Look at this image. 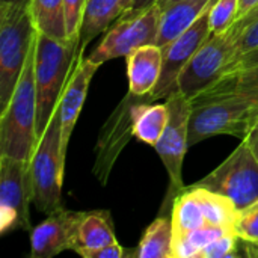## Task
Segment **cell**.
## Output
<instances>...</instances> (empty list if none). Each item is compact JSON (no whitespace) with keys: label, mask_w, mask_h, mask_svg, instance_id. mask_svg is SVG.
<instances>
[{"label":"cell","mask_w":258,"mask_h":258,"mask_svg":"<svg viewBox=\"0 0 258 258\" xmlns=\"http://www.w3.org/2000/svg\"><path fill=\"white\" fill-rule=\"evenodd\" d=\"M239 12V0H216L210 8V30L212 33H222L228 30Z\"/></svg>","instance_id":"25"},{"label":"cell","mask_w":258,"mask_h":258,"mask_svg":"<svg viewBox=\"0 0 258 258\" xmlns=\"http://www.w3.org/2000/svg\"><path fill=\"white\" fill-rule=\"evenodd\" d=\"M162 8L159 3L144 11H128L109 29L101 42L88 56L92 62L101 65L106 60L130 54L133 50L156 44L160 27Z\"/></svg>","instance_id":"7"},{"label":"cell","mask_w":258,"mask_h":258,"mask_svg":"<svg viewBox=\"0 0 258 258\" xmlns=\"http://www.w3.org/2000/svg\"><path fill=\"white\" fill-rule=\"evenodd\" d=\"M184 189L192 190L194 195L197 197L203 209L207 225L221 227L227 233L233 234V227L240 210L236 207V204L230 198H227L225 195L216 194L213 190H209L206 187L186 186Z\"/></svg>","instance_id":"20"},{"label":"cell","mask_w":258,"mask_h":258,"mask_svg":"<svg viewBox=\"0 0 258 258\" xmlns=\"http://www.w3.org/2000/svg\"><path fill=\"white\" fill-rule=\"evenodd\" d=\"M216 0H183L162 9L157 45L165 47L184 33Z\"/></svg>","instance_id":"15"},{"label":"cell","mask_w":258,"mask_h":258,"mask_svg":"<svg viewBox=\"0 0 258 258\" xmlns=\"http://www.w3.org/2000/svg\"><path fill=\"white\" fill-rule=\"evenodd\" d=\"M225 234L230 233H227L221 227L204 225L183 237L174 239V258H197L201 249Z\"/></svg>","instance_id":"24"},{"label":"cell","mask_w":258,"mask_h":258,"mask_svg":"<svg viewBox=\"0 0 258 258\" xmlns=\"http://www.w3.org/2000/svg\"><path fill=\"white\" fill-rule=\"evenodd\" d=\"M86 0H63L67 38L70 41L82 44V24Z\"/></svg>","instance_id":"27"},{"label":"cell","mask_w":258,"mask_h":258,"mask_svg":"<svg viewBox=\"0 0 258 258\" xmlns=\"http://www.w3.org/2000/svg\"><path fill=\"white\" fill-rule=\"evenodd\" d=\"M35 53L36 32L15 91L8 106L0 112V156L26 162H30L38 144Z\"/></svg>","instance_id":"1"},{"label":"cell","mask_w":258,"mask_h":258,"mask_svg":"<svg viewBox=\"0 0 258 258\" xmlns=\"http://www.w3.org/2000/svg\"><path fill=\"white\" fill-rule=\"evenodd\" d=\"M0 2H21V0H0Z\"/></svg>","instance_id":"39"},{"label":"cell","mask_w":258,"mask_h":258,"mask_svg":"<svg viewBox=\"0 0 258 258\" xmlns=\"http://www.w3.org/2000/svg\"><path fill=\"white\" fill-rule=\"evenodd\" d=\"M251 207H254V209H258V201H255V203H254V204H252Z\"/></svg>","instance_id":"38"},{"label":"cell","mask_w":258,"mask_h":258,"mask_svg":"<svg viewBox=\"0 0 258 258\" xmlns=\"http://www.w3.org/2000/svg\"><path fill=\"white\" fill-rule=\"evenodd\" d=\"M258 47V20H255L252 24H249L240 35L239 38L236 39V44H234V59L230 65V68L246 53H249L251 50L257 48ZM228 68V71H230ZM227 71V73H228ZM225 73V74H227Z\"/></svg>","instance_id":"29"},{"label":"cell","mask_w":258,"mask_h":258,"mask_svg":"<svg viewBox=\"0 0 258 258\" xmlns=\"http://www.w3.org/2000/svg\"><path fill=\"white\" fill-rule=\"evenodd\" d=\"M83 212L59 209L30 230V257L53 258L63 251H73Z\"/></svg>","instance_id":"12"},{"label":"cell","mask_w":258,"mask_h":258,"mask_svg":"<svg viewBox=\"0 0 258 258\" xmlns=\"http://www.w3.org/2000/svg\"><path fill=\"white\" fill-rule=\"evenodd\" d=\"M171 221L174 228V239L183 237L207 225L203 209L192 190L184 189L180 195L174 198Z\"/></svg>","instance_id":"23"},{"label":"cell","mask_w":258,"mask_h":258,"mask_svg":"<svg viewBox=\"0 0 258 258\" xmlns=\"http://www.w3.org/2000/svg\"><path fill=\"white\" fill-rule=\"evenodd\" d=\"M255 20H258V6H255L251 12H248L243 18H240V20H237L230 29H231V32L236 35V39L239 38V35L249 26V24H252Z\"/></svg>","instance_id":"31"},{"label":"cell","mask_w":258,"mask_h":258,"mask_svg":"<svg viewBox=\"0 0 258 258\" xmlns=\"http://www.w3.org/2000/svg\"><path fill=\"white\" fill-rule=\"evenodd\" d=\"M213 6V5H212ZM210 6V8H212ZM210 8L178 38H175L168 45L162 47L163 51V70L157 86L148 95L150 100L168 98L172 92L178 89V77L192 56L210 36Z\"/></svg>","instance_id":"11"},{"label":"cell","mask_w":258,"mask_h":258,"mask_svg":"<svg viewBox=\"0 0 258 258\" xmlns=\"http://www.w3.org/2000/svg\"><path fill=\"white\" fill-rule=\"evenodd\" d=\"M154 3H157V0H133V6L130 11H144Z\"/></svg>","instance_id":"35"},{"label":"cell","mask_w":258,"mask_h":258,"mask_svg":"<svg viewBox=\"0 0 258 258\" xmlns=\"http://www.w3.org/2000/svg\"><path fill=\"white\" fill-rule=\"evenodd\" d=\"M233 234L242 243L258 242V209L248 207L239 212V216L233 227Z\"/></svg>","instance_id":"26"},{"label":"cell","mask_w":258,"mask_h":258,"mask_svg":"<svg viewBox=\"0 0 258 258\" xmlns=\"http://www.w3.org/2000/svg\"><path fill=\"white\" fill-rule=\"evenodd\" d=\"M255 6H258V0H239V12H237V20L243 18L248 12H251ZM234 21V23H236Z\"/></svg>","instance_id":"33"},{"label":"cell","mask_w":258,"mask_h":258,"mask_svg":"<svg viewBox=\"0 0 258 258\" xmlns=\"http://www.w3.org/2000/svg\"><path fill=\"white\" fill-rule=\"evenodd\" d=\"M169 107V122L157 145L154 147L162 159L168 177L169 189L168 200L175 198L184 190L183 183V162L189 145V121L192 115V103L180 89L166 98Z\"/></svg>","instance_id":"8"},{"label":"cell","mask_w":258,"mask_h":258,"mask_svg":"<svg viewBox=\"0 0 258 258\" xmlns=\"http://www.w3.org/2000/svg\"><path fill=\"white\" fill-rule=\"evenodd\" d=\"M80 44L57 41L36 30L35 83H36V135L47 128L60 100L71 70L77 60Z\"/></svg>","instance_id":"2"},{"label":"cell","mask_w":258,"mask_h":258,"mask_svg":"<svg viewBox=\"0 0 258 258\" xmlns=\"http://www.w3.org/2000/svg\"><path fill=\"white\" fill-rule=\"evenodd\" d=\"M32 204L38 212L50 215L62 209V184L65 156L60 142V115L57 106L29 162Z\"/></svg>","instance_id":"4"},{"label":"cell","mask_w":258,"mask_h":258,"mask_svg":"<svg viewBox=\"0 0 258 258\" xmlns=\"http://www.w3.org/2000/svg\"><path fill=\"white\" fill-rule=\"evenodd\" d=\"M35 32L29 0L0 2V112L15 91Z\"/></svg>","instance_id":"3"},{"label":"cell","mask_w":258,"mask_h":258,"mask_svg":"<svg viewBox=\"0 0 258 258\" xmlns=\"http://www.w3.org/2000/svg\"><path fill=\"white\" fill-rule=\"evenodd\" d=\"M172 221L165 216L156 218L144 231V236L132 255L136 258H174Z\"/></svg>","instance_id":"21"},{"label":"cell","mask_w":258,"mask_h":258,"mask_svg":"<svg viewBox=\"0 0 258 258\" xmlns=\"http://www.w3.org/2000/svg\"><path fill=\"white\" fill-rule=\"evenodd\" d=\"M252 65H258V47L257 48H254V50H251L249 53H246V54H243L231 68H230V71L228 73H231V71H236V70H239V68H245V67H252Z\"/></svg>","instance_id":"32"},{"label":"cell","mask_w":258,"mask_h":258,"mask_svg":"<svg viewBox=\"0 0 258 258\" xmlns=\"http://www.w3.org/2000/svg\"><path fill=\"white\" fill-rule=\"evenodd\" d=\"M192 186L225 195L239 210H245L258 201L257 157L242 139V144L216 169Z\"/></svg>","instance_id":"6"},{"label":"cell","mask_w":258,"mask_h":258,"mask_svg":"<svg viewBox=\"0 0 258 258\" xmlns=\"http://www.w3.org/2000/svg\"><path fill=\"white\" fill-rule=\"evenodd\" d=\"M243 248L248 257H258V242L257 243H243Z\"/></svg>","instance_id":"36"},{"label":"cell","mask_w":258,"mask_h":258,"mask_svg":"<svg viewBox=\"0 0 258 258\" xmlns=\"http://www.w3.org/2000/svg\"><path fill=\"white\" fill-rule=\"evenodd\" d=\"M35 29L57 41H65V8L63 0H29Z\"/></svg>","instance_id":"22"},{"label":"cell","mask_w":258,"mask_h":258,"mask_svg":"<svg viewBox=\"0 0 258 258\" xmlns=\"http://www.w3.org/2000/svg\"><path fill=\"white\" fill-rule=\"evenodd\" d=\"M169 122L168 104L136 103L132 106V135L151 147H156Z\"/></svg>","instance_id":"19"},{"label":"cell","mask_w":258,"mask_h":258,"mask_svg":"<svg viewBox=\"0 0 258 258\" xmlns=\"http://www.w3.org/2000/svg\"><path fill=\"white\" fill-rule=\"evenodd\" d=\"M245 141H246V144L249 145V148L252 150L254 156L257 157L258 160V122L252 127V130L248 133V136L245 138Z\"/></svg>","instance_id":"34"},{"label":"cell","mask_w":258,"mask_h":258,"mask_svg":"<svg viewBox=\"0 0 258 258\" xmlns=\"http://www.w3.org/2000/svg\"><path fill=\"white\" fill-rule=\"evenodd\" d=\"M177 2H183V0H157L159 6H160L162 9H165V8H168L169 5H172V3H177Z\"/></svg>","instance_id":"37"},{"label":"cell","mask_w":258,"mask_h":258,"mask_svg":"<svg viewBox=\"0 0 258 258\" xmlns=\"http://www.w3.org/2000/svg\"><path fill=\"white\" fill-rule=\"evenodd\" d=\"M237 237L234 234H225L215 242H212L209 246L200 251L197 258H233L239 255L237 251Z\"/></svg>","instance_id":"28"},{"label":"cell","mask_w":258,"mask_h":258,"mask_svg":"<svg viewBox=\"0 0 258 258\" xmlns=\"http://www.w3.org/2000/svg\"><path fill=\"white\" fill-rule=\"evenodd\" d=\"M32 183L29 162L0 156V233L32 230L29 206Z\"/></svg>","instance_id":"10"},{"label":"cell","mask_w":258,"mask_h":258,"mask_svg":"<svg viewBox=\"0 0 258 258\" xmlns=\"http://www.w3.org/2000/svg\"><path fill=\"white\" fill-rule=\"evenodd\" d=\"M224 97H252L258 98V65L239 68L224 74L213 85L189 98L192 104Z\"/></svg>","instance_id":"16"},{"label":"cell","mask_w":258,"mask_h":258,"mask_svg":"<svg viewBox=\"0 0 258 258\" xmlns=\"http://www.w3.org/2000/svg\"><path fill=\"white\" fill-rule=\"evenodd\" d=\"M125 249L119 245V242L116 240L115 243H110L107 246H103L100 249H94V251H85L82 254H79L83 258H122L125 257Z\"/></svg>","instance_id":"30"},{"label":"cell","mask_w":258,"mask_h":258,"mask_svg":"<svg viewBox=\"0 0 258 258\" xmlns=\"http://www.w3.org/2000/svg\"><path fill=\"white\" fill-rule=\"evenodd\" d=\"M133 0H86L83 24H82V44L85 47L100 33H103L113 21L128 12Z\"/></svg>","instance_id":"17"},{"label":"cell","mask_w":258,"mask_h":258,"mask_svg":"<svg viewBox=\"0 0 258 258\" xmlns=\"http://www.w3.org/2000/svg\"><path fill=\"white\" fill-rule=\"evenodd\" d=\"M234 44L236 35L231 29L222 33H210L181 71L177 83L178 89L192 98L221 79L234 59Z\"/></svg>","instance_id":"9"},{"label":"cell","mask_w":258,"mask_h":258,"mask_svg":"<svg viewBox=\"0 0 258 258\" xmlns=\"http://www.w3.org/2000/svg\"><path fill=\"white\" fill-rule=\"evenodd\" d=\"M85 50H79L77 60L71 70L65 89L60 95L57 103V110L60 115V142H62V154L67 157V150L70 144V138L85 104L88 89L91 80L97 70L100 68L98 63L92 62L89 57H85Z\"/></svg>","instance_id":"13"},{"label":"cell","mask_w":258,"mask_h":258,"mask_svg":"<svg viewBox=\"0 0 258 258\" xmlns=\"http://www.w3.org/2000/svg\"><path fill=\"white\" fill-rule=\"evenodd\" d=\"M258 122V98L224 97L192 104L189 145L216 135L245 139Z\"/></svg>","instance_id":"5"},{"label":"cell","mask_w":258,"mask_h":258,"mask_svg":"<svg viewBox=\"0 0 258 258\" xmlns=\"http://www.w3.org/2000/svg\"><path fill=\"white\" fill-rule=\"evenodd\" d=\"M116 242L112 216L106 210L83 212V216L77 227L74 252L82 254L85 251L100 249Z\"/></svg>","instance_id":"18"},{"label":"cell","mask_w":258,"mask_h":258,"mask_svg":"<svg viewBox=\"0 0 258 258\" xmlns=\"http://www.w3.org/2000/svg\"><path fill=\"white\" fill-rule=\"evenodd\" d=\"M128 89L136 97H145L157 86L163 70V51L157 44H148L125 56Z\"/></svg>","instance_id":"14"}]
</instances>
